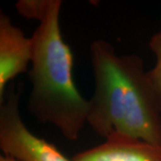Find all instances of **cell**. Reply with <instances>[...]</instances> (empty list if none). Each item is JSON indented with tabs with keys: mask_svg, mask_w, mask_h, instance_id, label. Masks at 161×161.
I'll return each instance as SVG.
<instances>
[{
	"mask_svg": "<svg viewBox=\"0 0 161 161\" xmlns=\"http://www.w3.org/2000/svg\"><path fill=\"white\" fill-rule=\"evenodd\" d=\"M21 92L12 84L0 101V149L4 155L17 161H73L25 125L19 109Z\"/></svg>",
	"mask_w": 161,
	"mask_h": 161,
	"instance_id": "obj_3",
	"label": "cell"
},
{
	"mask_svg": "<svg viewBox=\"0 0 161 161\" xmlns=\"http://www.w3.org/2000/svg\"><path fill=\"white\" fill-rule=\"evenodd\" d=\"M149 46L155 56L156 61L152 69L148 71V75L161 109V30L152 35Z\"/></svg>",
	"mask_w": 161,
	"mask_h": 161,
	"instance_id": "obj_6",
	"label": "cell"
},
{
	"mask_svg": "<svg viewBox=\"0 0 161 161\" xmlns=\"http://www.w3.org/2000/svg\"><path fill=\"white\" fill-rule=\"evenodd\" d=\"M32 58V40L26 37L10 18L0 13V101L6 85L15 76L28 70Z\"/></svg>",
	"mask_w": 161,
	"mask_h": 161,
	"instance_id": "obj_4",
	"label": "cell"
},
{
	"mask_svg": "<svg viewBox=\"0 0 161 161\" xmlns=\"http://www.w3.org/2000/svg\"><path fill=\"white\" fill-rule=\"evenodd\" d=\"M73 161H161V146L113 132L103 143L76 153Z\"/></svg>",
	"mask_w": 161,
	"mask_h": 161,
	"instance_id": "obj_5",
	"label": "cell"
},
{
	"mask_svg": "<svg viewBox=\"0 0 161 161\" xmlns=\"http://www.w3.org/2000/svg\"><path fill=\"white\" fill-rule=\"evenodd\" d=\"M0 161H17L16 159H14V158L9 157L6 155H1L0 156Z\"/></svg>",
	"mask_w": 161,
	"mask_h": 161,
	"instance_id": "obj_7",
	"label": "cell"
},
{
	"mask_svg": "<svg viewBox=\"0 0 161 161\" xmlns=\"http://www.w3.org/2000/svg\"><path fill=\"white\" fill-rule=\"evenodd\" d=\"M61 6L60 0H20L15 4L22 16L39 22L31 37L30 113L56 127L66 140L76 141L87 123L90 103L73 79V53L60 30Z\"/></svg>",
	"mask_w": 161,
	"mask_h": 161,
	"instance_id": "obj_1",
	"label": "cell"
},
{
	"mask_svg": "<svg viewBox=\"0 0 161 161\" xmlns=\"http://www.w3.org/2000/svg\"><path fill=\"white\" fill-rule=\"evenodd\" d=\"M94 92L87 123L107 138L120 132L161 146V109L143 60L135 54L118 55L105 40L90 46Z\"/></svg>",
	"mask_w": 161,
	"mask_h": 161,
	"instance_id": "obj_2",
	"label": "cell"
}]
</instances>
